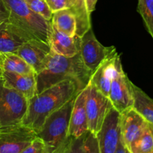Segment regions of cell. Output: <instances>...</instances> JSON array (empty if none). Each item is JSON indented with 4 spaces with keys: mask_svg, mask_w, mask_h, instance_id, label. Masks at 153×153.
<instances>
[{
    "mask_svg": "<svg viewBox=\"0 0 153 153\" xmlns=\"http://www.w3.org/2000/svg\"><path fill=\"white\" fill-rule=\"evenodd\" d=\"M130 153H153V125L148 123L140 137L131 146Z\"/></svg>",
    "mask_w": 153,
    "mask_h": 153,
    "instance_id": "obj_23",
    "label": "cell"
},
{
    "mask_svg": "<svg viewBox=\"0 0 153 153\" xmlns=\"http://www.w3.org/2000/svg\"><path fill=\"white\" fill-rule=\"evenodd\" d=\"M0 64L2 72H13L19 74L36 73L32 67L16 53L0 52Z\"/></svg>",
    "mask_w": 153,
    "mask_h": 153,
    "instance_id": "obj_21",
    "label": "cell"
},
{
    "mask_svg": "<svg viewBox=\"0 0 153 153\" xmlns=\"http://www.w3.org/2000/svg\"><path fill=\"white\" fill-rule=\"evenodd\" d=\"M51 23L55 28L67 35H76V19L70 8L61 9L53 12Z\"/></svg>",
    "mask_w": 153,
    "mask_h": 153,
    "instance_id": "obj_20",
    "label": "cell"
},
{
    "mask_svg": "<svg viewBox=\"0 0 153 153\" xmlns=\"http://www.w3.org/2000/svg\"><path fill=\"white\" fill-rule=\"evenodd\" d=\"M22 153H52V151L41 138L36 136Z\"/></svg>",
    "mask_w": 153,
    "mask_h": 153,
    "instance_id": "obj_26",
    "label": "cell"
},
{
    "mask_svg": "<svg viewBox=\"0 0 153 153\" xmlns=\"http://www.w3.org/2000/svg\"><path fill=\"white\" fill-rule=\"evenodd\" d=\"M116 52L114 46H103L97 39L92 28L81 37V56L84 64L92 73Z\"/></svg>",
    "mask_w": 153,
    "mask_h": 153,
    "instance_id": "obj_9",
    "label": "cell"
},
{
    "mask_svg": "<svg viewBox=\"0 0 153 153\" xmlns=\"http://www.w3.org/2000/svg\"><path fill=\"white\" fill-rule=\"evenodd\" d=\"M75 97L49 114L37 133V137L50 148L52 153H62L67 144Z\"/></svg>",
    "mask_w": 153,
    "mask_h": 153,
    "instance_id": "obj_3",
    "label": "cell"
},
{
    "mask_svg": "<svg viewBox=\"0 0 153 153\" xmlns=\"http://www.w3.org/2000/svg\"><path fill=\"white\" fill-rule=\"evenodd\" d=\"M137 1V11L143 19L146 30L153 39V0Z\"/></svg>",
    "mask_w": 153,
    "mask_h": 153,
    "instance_id": "obj_24",
    "label": "cell"
},
{
    "mask_svg": "<svg viewBox=\"0 0 153 153\" xmlns=\"http://www.w3.org/2000/svg\"><path fill=\"white\" fill-rule=\"evenodd\" d=\"M120 63V55L116 52L100 64V67L91 74L90 82L107 97L109 96L111 81Z\"/></svg>",
    "mask_w": 153,
    "mask_h": 153,
    "instance_id": "obj_13",
    "label": "cell"
},
{
    "mask_svg": "<svg viewBox=\"0 0 153 153\" xmlns=\"http://www.w3.org/2000/svg\"><path fill=\"white\" fill-rule=\"evenodd\" d=\"M132 107L147 121L153 125V100L140 88L132 83Z\"/></svg>",
    "mask_w": 153,
    "mask_h": 153,
    "instance_id": "obj_22",
    "label": "cell"
},
{
    "mask_svg": "<svg viewBox=\"0 0 153 153\" xmlns=\"http://www.w3.org/2000/svg\"><path fill=\"white\" fill-rule=\"evenodd\" d=\"M15 53L25 60L37 74L46 67L52 49L47 42L31 39L24 43Z\"/></svg>",
    "mask_w": 153,
    "mask_h": 153,
    "instance_id": "obj_11",
    "label": "cell"
},
{
    "mask_svg": "<svg viewBox=\"0 0 153 153\" xmlns=\"http://www.w3.org/2000/svg\"><path fill=\"white\" fill-rule=\"evenodd\" d=\"M1 77L7 86L16 90L28 100L37 94V73L19 74L3 71Z\"/></svg>",
    "mask_w": 153,
    "mask_h": 153,
    "instance_id": "obj_17",
    "label": "cell"
},
{
    "mask_svg": "<svg viewBox=\"0 0 153 153\" xmlns=\"http://www.w3.org/2000/svg\"><path fill=\"white\" fill-rule=\"evenodd\" d=\"M96 135L100 153H130L121 135L120 113L113 106Z\"/></svg>",
    "mask_w": 153,
    "mask_h": 153,
    "instance_id": "obj_6",
    "label": "cell"
},
{
    "mask_svg": "<svg viewBox=\"0 0 153 153\" xmlns=\"http://www.w3.org/2000/svg\"><path fill=\"white\" fill-rule=\"evenodd\" d=\"M30 8L47 20L51 21L52 10L46 0H25Z\"/></svg>",
    "mask_w": 153,
    "mask_h": 153,
    "instance_id": "obj_25",
    "label": "cell"
},
{
    "mask_svg": "<svg viewBox=\"0 0 153 153\" xmlns=\"http://www.w3.org/2000/svg\"><path fill=\"white\" fill-rule=\"evenodd\" d=\"M49 43L52 52L65 57L76 55L81 50V37L77 34L73 37L58 31L52 25Z\"/></svg>",
    "mask_w": 153,
    "mask_h": 153,
    "instance_id": "obj_16",
    "label": "cell"
},
{
    "mask_svg": "<svg viewBox=\"0 0 153 153\" xmlns=\"http://www.w3.org/2000/svg\"><path fill=\"white\" fill-rule=\"evenodd\" d=\"M62 153H100L97 135L88 130L77 137H69Z\"/></svg>",
    "mask_w": 153,
    "mask_h": 153,
    "instance_id": "obj_19",
    "label": "cell"
},
{
    "mask_svg": "<svg viewBox=\"0 0 153 153\" xmlns=\"http://www.w3.org/2000/svg\"><path fill=\"white\" fill-rule=\"evenodd\" d=\"M36 136L22 123L0 128V153H22Z\"/></svg>",
    "mask_w": 153,
    "mask_h": 153,
    "instance_id": "obj_8",
    "label": "cell"
},
{
    "mask_svg": "<svg viewBox=\"0 0 153 153\" xmlns=\"http://www.w3.org/2000/svg\"><path fill=\"white\" fill-rule=\"evenodd\" d=\"M148 122L133 107L120 113L121 135L130 152L131 146L147 126Z\"/></svg>",
    "mask_w": 153,
    "mask_h": 153,
    "instance_id": "obj_12",
    "label": "cell"
},
{
    "mask_svg": "<svg viewBox=\"0 0 153 153\" xmlns=\"http://www.w3.org/2000/svg\"><path fill=\"white\" fill-rule=\"evenodd\" d=\"M86 113L88 130L97 134L112 104L108 97L102 94L89 82L86 96Z\"/></svg>",
    "mask_w": 153,
    "mask_h": 153,
    "instance_id": "obj_7",
    "label": "cell"
},
{
    "mask_svg": "<svg viewBox=\"0 0 153 153\" xmlns=\"http://www.w3.org/2000/svg\"><path fill=\"white\" fill-rule=\"evenodd\" d=\"M31 38L25 31L9 20L0 22V52L15 53Z\"/></svg>",
    "mask_w": 153,
    "mask_h": 153,
    "instance_id": "obj_14",
    "label": "cell"
},
{
    "mask_svg": "<svg viewBox=\"0 0 153 153\" xmlns=\"http://www.w3.org/2000/svg\"><path fill=\"white\" fill-rule=\"evenodd\" d=\"M108 98L112 106L120 113L133 106L132 82L124 72L121 63L111 81Z\"/></svg>",
    "mask_w": 153,
    "mask_h": 153,
    "instance_id": "obj_10",
    "label": "cell"
},
{
    "mask_svg": "<svg viewBox=\"0 0 153 153\" xmlns=\"http://www.w3.org/2000/svg\"><path fill=\"white\" fill-rule=\"evenodd\" d=\"M28 103V99L7 86L0 76V128L22 123Z\"/></svg>",
    "mask_w": 153,
    "mask_h": 153,
    "instance_id": "obj_5",
    "label": "cell"
},
{
    "mask_svg": "<svg viewBox=\"0 0 153 153\" xmlns=\"http://www.w3.org/2000/svg\"><path fill=\"white\" fill-rule=\"evenodd\" d=\"M1 75H2V70H1V64H0V76H1Z\"/></svg>",
    "mask_w": 153,
    "mask_h": 153,
    "instance_id": "obj_29",
    "label": "cell"
},
{
    "mask_svg": "<svg viewBox=\"0 0 153 153\" xmlns=\"http://www.w3.org/2000/svg\"><path fill=\"white\" fill-rule=\"evenodd\" d=\"M9 10L4 0H0V22L8 19Z\"/></svg>",
    "mask_w": 153,
    "mask_h": 153,
    "instance_id": "obj_28",
    "label": "cell"
},
{
    "mask_svg": "<svg viewBox=\"0 0 153 153\" xmlns=\"http://www.w3.org/2000/svg\"><path fill=\"white\" fill-rule=\"evenodd\" d=\"M52 12L65 8H71L75 0H46Z\"/></svg>",
    "mask_w": 153,
    "mask_h": 153,
    "instance_id": "obj_27",
    "label": "cell"
},
{
    "mask_svg": "<svg viewBox=\"0 0 153 153\" xmlns=\"http://www.w3.org/2000/svg\"><path fill=\"white\" fill-rule=\"evenodd\" d=\"M88 86L76 96L70 116L69 137H77L88 130L86 113V96Z\"/></svg>",
    "mask_w": 153,
    "mask_h": 153,
    "instance_id": "obj_15",
    "label": "cell"
},
{
    "mask_svg": "<svg viewBox=\"0 0 153 153\" xmlns=\"http://www.w3.org/2000/svg\"><path fill=\"white\" fill-rule=\"evenodd\" d=\"M98 0H75L71 7L76 19V34L82 37L91 28V15L96 8Z\"/></svg>",
    "mask_w": 153,
    "mask_h": 153,
    "instance_id": "obj_18",
    "label": "cell"
},
{
    "mask_svg": "<svg viewBox=\"0 0 153 153\" xmlns=\"http://www.w3.org/2000/svg\"><path fill=\"white\" fill-rule=\"evenodd\" d=\"M79 92L76 84L70 80L43 90L28 100V109L22 123L37 133L49 114L74 98Z\"/></svg>",
    "mask_w": 153,
    "mask_h": 153,
    "instance_id": "obj_2",
    "label": "cell"
},
{
    "mask_svg": "<svg viewBox=\"0 0 153 153\" xmlns=\"http://www.w3.org/2000/svg\"><path fill=\"white\" fill-rule=\"evenodd\" d=\"M9 10L7 20L23 30L32 39L49 43L52 23L33 11L25 0H4Z\"/></svg>",
    "mask_w": 153,
    "mask_h": 153,
    "instance_id": "obj_4",
    "label": "cell"
},
{
    "mask_svg": "<svg viewBox=\"0 0 153 153\" xmlns=\"http://www.w3.org/2000/svg\"><path fill=\"white\" fill-rule=\"evenodd\" d=\"M91 74L80 52L74 56L65 57L52 51L46 67L37 74V94L65 80L74 82L81 91L88 86Z\"/></svg>",
    "mask_w": 153,
    "mask_h": 153,
    "instance_id": "obj_1",
    "label": "cell"
}]
</instances>
